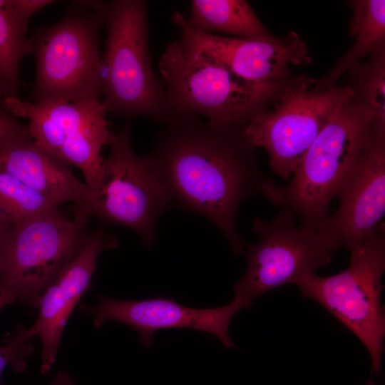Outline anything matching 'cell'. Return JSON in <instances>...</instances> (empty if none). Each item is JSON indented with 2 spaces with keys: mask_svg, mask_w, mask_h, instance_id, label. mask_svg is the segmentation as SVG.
Segmentation results:
<instances>
[{
  "mask_svg": "<svg viewBox=\"0 0 385 385\" xmlns=\"http://www.w3.org/2000/svg\"><path fill=\"white\" fill-rule=\"evenodd\" d=\"M0 274H1V265H0Z\"/></svg>",
  "mask_w": 385,
  "mask_h": 385,
  "instance_id": "cell-28",
  "label": "cell"
},
{
  "mask_svg": "<svg viewBox=\"0 0 385 385\" xmlns=\"http://www.w3.org/2000/svg\"><path fill=\"white\" fill-rule=\"evenodd\" d=\"M384 130L375 124L361 155L337 197L339 207L324 232L339 249L352 251L377 230L385 212Z\"/></svg>",
  "mask_w": 385,
  "mask_h": 385,
  "instance_id": "cell-12",
  "label": "cell"
},
{
  "mask_svg": "<svg viewBox=\"0 0 385 385\" xmlns=\"http://www.w3.org/2000/svg\"><path fill=\"white\" fill-rule=\"evenodd\" d=\"M188 21L193 29L207 34L224 33L257 40L273 37L243 0L191 1Z\"/></svg>",
  "mask_w": 385,
  "mask_h": 385,
  "instance_id": "cell-17",
  "label": "cell"
},
{
  "mask_svg": "<svg viewBox=\"0 0 385 385\" xmlns=\"http://www.w3.org/2000/svg\"><path fill=\"white\" fill-rule=\"evenodd\" d=\"M353 15L350 33L354 43L337 61L334 68L320 81L327 86H334L342 73L363 56L376 50L385 36V1L362 0L350 3Z\"/></svg>",
  "mask_w": 385,
  "mask_h": 385,
  "instance_id": "cell-18",
  "label": "cell"
},
{
  "mask_svg": "<svg viewBox=\"0 0 385 385\" xmlns=\"http://www.w3.org/2000/svg\"><path fill=\"white\" fill-rule=\"evenodd\" d=\"M26 32L11 0H0V95L5 98L18 96L21 61L34 51L33 40L26 38Z\"/></svg>",
  "mask_w": 385,
  "mask_h": 385,
  "instance_id": "cell-19",
  "label": "cell"
},
{
  "mask_svg": "<svg viewBox=\"0 0 385 385\" xmlns=\"http://www.w3.org/2000/svg\"><path fill=\"white\" fill-rule=\"evenodd\" d=\"M108 2L75 1L58 22L33 40L36 76L34 102H81L102 96L98 34Z\"/></svg>",
  "mask_w": 385,
  "mask_h": 385,
  "instance_id": "cell-4",
  "label": "cell"
},
{
  "mask_svg": "<svg viewBox=\"0 0 385 385\" xmlns=\"http://www.w3.org/2000/svg\"><path fill=\"white\" fill-rule=\"evenodd\" d=\"M268 107L244 127L250 145L265 148L272 171L284 180L294 173L307 150L337 109L356 96L354 88L322 84L302 76L285 83Z\"/></svg>",
  "mask_w": 385,
  "mask_h": 385,
  "instance_id": "cell-6",
  "label": "cell"
},
{
  "mask_svg": "<svg viewBox=\"0 0 385 385\" xmlns=\"http://www.w3.org/2000/svg\"><path fill=\"white\" fill-rule=\"evenodd\" d=\"M367 385H375V384H371V383H369V384H367Z\"/></svg>",
  "mask_w": 385,
  "mask_h": 385,
  "instance_id": "cell-27",
  "label": "cell"
},
{
  "mask_svg": "<svg viewBox=\"0 0 385 385\" xmlns=\"http://www.w3.org/2000/svg\"><path fill=\"white\" fill-rule=\"evenodd\" d=\"M32 338L28 327H20L10 342L0 346V385L2 373L7 366H10L18 372L26 369L27 360L34 351Z\"/></svg>",
  "mask_w": 385,
  "mask_h": 385,
  "instance_id": "cell-22",
  "label": "cell"
},
{
  "mask_svg": "<svg viewBox=\"0 0 385 385\" xmlns=\"http://www.w3.org/2000/svg\"><path fill=\"white\" fill-rule=\"evenodd\" d=\"M363 75L360 85L361 101L372 111L375 125L385 130V64L382 46Z\"/></svg>",
  "mask_w": 385,
  "mask_h": 385,
  "instance_id": "cell-21",
  "label": "cell"
},
{
  "mask_svg": "<svg viewBox=\"0 0 385 385\" xmlns=\"http://www.w3.org/2000/svg\"><path fill=\"white\" fill-rule=\"evenodd\" d=\"M105 24L101 83V102L107 112L128 120L143 116L166 124L173 114L151 64L146 1L108 2Z\"/></svg>",
  "mask_w": 385,
  "mask_h": 385,
  "instance_id": "cell-3",
  "label": "cell"
},
{
  "mask_svg": "<svg viewBox=\"0 0 385 385\" xmlns=\"http://www.w3.org/2000/svg\"><path fill=\"white\" fill-rule=\"evenodd\" d=\"M168 106L222 125H244L285 82L245 79L210 58L166 43L159 61Z\"/></svg>",
  "mask_w": 385,
  "mask_h": 385,
  "instance_id": "cell-5",
  "label": "cell"
},
{
  "mask_svg": "<svg viewBox=\"0 0 385 385\" xmlns=\"http://www.w3.org/2000/svg\"><path fill=\"white\" fill-rule=\"evenodd\" d=\"M0 170L18 179L58 206L73 201L84 205L88 185L68 166L38 147L31 135L19 138L0 149Z\"/></svg>",
  "mask_w": 385,
  "mask_h": 385,
  "instance_id": "cell-16",
  "label": "cell"
},
{
  "mask_svg": "<svg viewBox=\"0 0 385 385\" xmlns=\"http://www.w3.org/2000/svg\"><path fill=\"white\" fill-rule=\"evenodd\" d=\"M3 104L14 117L29 119L27 129L35 144L55 158L63 145L107 120L100 100L31 102L9 96Z\"/></svg>",
  "mask_w": 385,
  "mask_h": 385,
  "instance_id": "cell-15",
  "label": "cell"
},
{
  "mask_svg": "<svg viewBox=\"0 0 385 385\" xmlns=\"http://www.w3.org/2000/svg\"><path fill=\"white\" fill-rule=\"evenodd\" d=\"M118 247L113 237L98 228L88 235L77 255L57 274L42 293L30 335L42 344L41 372L46 374L55 363L63 332L80 299L87 291L96 269L97 260L105 250Z\"/></svg>",
  "mask_w": 385,
  "mask_h": 385,
  "instance_id": "cell-14",
  "label": "cell"
},
{
  "mask_svg": "<svg viewBox=\"0 0 385 385\" xmlns=\"http://www.w3.org/2000/svg\"><path fill=\"white\" fill-rule=\"evenodd\" d=\"M171 21L180 29L178 41L183 49L203 55L250 81L285 82L290 66L312 61L307 44L294 31L266 40L229 38L195 30L178 11Z\"/></svg>",
  "mask_w": 385,
  "mask_h": 385,
  "instance_id": "cell-11",
  "label": "cell"
},
{
  "mask_svg": "<svg viewBox=\"0 0 385 385\" xmlns=\"http://www.w3.org/2000/svg\"><path fill=\"white\" fill-rule=\"evenodd\" d=\"M253 230L260 241L247 244V267L234 285L235 297L244 308L274 288L297 284L302 278L329 265L338 250L327 235L294 222V212L287 208L270 221L256 218Z\"/></svg>",
  "mask_w": 385,
  "mask_h": 385,
  "instance_id": "cell-10",
  "label": "cell"
},
{
  "mask_svg": "<svg viewBox=\"0 0 385 385\" xmlns=\"http://www.w3.org/2000/svg\"><path fill=\"white\" fill-rule=\"evenodd\" d=\"M384 270L385 232L380 225L369 239L351 251L345 270L329 277L309 274L296 284L304 297L317 301L358 337L370 354L376 374L381 371L384 351L381 302Z\"/></svg>",
  "mask_w": 385,
  "mask_h": 385,
  "instance_id": "cell-8",
  "label": "cell"
},
{
  "mask_svg": "<svg viewBox=\"0 0 385 385\" xmlns=\"http://www.w3.org/2000/svg\"><path fill=\"white\" fill-rule=\"evenodd\" d=\"M81 307L93 316V324L96 328L101 327L108 321L119 322L131 327L147 348L153 344V334L157 331L188 328L213 334L226 349L235 347L229 334V326L232 317L244 308L236 297L224 307L196 309L163 297L119 300L102 294L97 297L94 304H82Z\"/></svg>",
  "mask_w": 385,
  "mask_h": 385,
  "instance_id": "cell-13",
  "label": "cell"
},
{
  "mask_svg": "<svg viewBox=\"0 0 385 385\" xmlns=\"http://www.w3.org/2000/svg\"><path fill=\"white\" fill-rule=\"evenodd\" d=\"M58 207L9 173L0 170V233Z\"/></svg>",
  "mask_w": 385,
  "mask_h": 385,
  "instance_id": "cell-20",
  "label": "cell"
},
{
  "mask_svg": "<svg viewBox=\"0 0 385 385\" xmlns=\"http://www.w3.org/2000/svg\"><path fill=\"white\" fill-rule=\"evenodd\" d=\"M108 145L99 181L88 186L84 205L76 210L130 228L150 248L157 220L172 203L168 191L148 157L133 151L129 123L112 132Z\"/></svg>",
  "mask_w": 385,
  "mask_h": 385,
  "instance_id": "cell-9",
  "label": "cell"
},
{
  "mask_svg": "<svg viewBox=\"0 0 385 385\" xmlns=\"http://www.w3.org/2000/svg\"><path fill=\"white\" fill-rule=\"evenodd\" d=\"M53 2L52 0H11L16 17L26 28L30 18L35 13Z\"/></svg>",
  "mask_w": 385,
  "mask_h": 385,
  "instance_id": "cell-24",
  "label": "cell"
},
{
  "mask_svg": "<svg viewBox=\"0 0 385 385\" xmlns=\"http://www.w3.org/2000/svg\"><path fill=\"white\" fill-rule=\"evenodd\" d=\"M13 303H14L13 299L5 294L0 293V310Z\"/></svg>",
  "mask_w": 385,
  "mask_h": 385,
  "instance_id": "cell-26",
  "label": "cell"
},
{
  "mask_svg": "<svg viewBox=\"0 0 385 385\" xmlns=\"http://www.w3.org/2000/svg\"><path fill=\"white\" fill-rule=\"evenodd\" d=\"M73 378L66 371H61L57 373L55 378L47 385H74Z\"/></svg>",
  "mask_w": 385,
  "mask_h": 385,
  "instance_id": "cell-25",
  "label": "cell"
},
{
  "mask_svg": "<svg viewBox=\"0 0 385 385\" xmlns=\"http://www.w3.org/2000/svg\"><path fill=\"white\" fill-rule=\"evenodd\" d=\"M355 96L337 109L289 183L279 186L266 179L261 188L274 205L292 210L302 225L317 231H324L330 203L359 159L374 126V113Z\"/></svg>",
  "mask_w": 385,
  "mask_h": 385,
  "instance_id": "cell-2",
  "label": "cell"
},
{
  "mask_svg": "<svg viewBox=\"0 0 385 385\" xmlns=\"http://www.w3.org/2000/svg\"><path fill=\"white\" fill-rule=\"evenodd\" d=\"M14 117L0 108V149L19 138L30 135L27 127L19 124Z\"/></svg>",
  "mask_w": 385,
  "mask_h": 385,
  "instance_id": "cell-23",
  "label": "cell"
},
{
  "mask_svg": "<svg viewBox=\"0 0 385 385\" xmlns=\"http://www.w3.org/2000/svg\"><path fill=\"white\" fill-rule=\"evenodd\" d=\"M88 217L76 210L71 220L57 207L6 229L0 235V293L37 307L46 287L83 247Z\"/></svg>",
  "mask_w": 385,
  "mask_h": 385,
  "instance_id": "cell-7",
  "label": "cell"
},
{
  "mask_svg": "<svg viewBox=\"0 0 385 385\" xmlns=\"http://www.w3.org/2000/svg\"><path fill=\"white\" fill-rule=\"evenodd\" d=\"M166 125L147 156L172 203L207 217L235 255L244 253L247 243L235 227L237 211L265 181L245 126L217 125L186 113L173 115Z\"/></svg>",
  "mask_w": 385,
  "mask_h": 385,
  "instance_id": "cell-1",
  "label": "cell"
}]
</instances>
